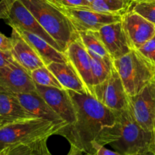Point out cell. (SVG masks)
<instances>
[{"label": "cell", "mask_w": 155, "mask_h": 155, "mask_svg": "<svg viewBox=\"0 0 155 155\" xmlns=\"http://www.w3.org/2000/svg\"><path fill=\"white\" fill-rule=\"evenodd\" d=\"M31 77L34 84L46 87H53L59 89H64L54 74L50 71L47 66L41 67L34 70L31 73Z\"/></svg>", "instance_id": "obj_23"}, {"label": "cell", "mask_w": 155, "mask_h": 155, "mask_svg": "<svg viewBox=\"0 0 155 155\" xmlns=\"http://www.w3.org/2000/svg\"><path fill=\"white\" fill-rule=\"evenodd\" d=\"M129 7V0H94L90 5L94 11L117 15H123Z\"/></svg>", "instance_id": "obj_22"}, {"label": "cell", "mask_w": 155, "mask_h": 155, "mask_svg": "<svg viewBox=\"0 0 155 155\" xmlns=\"http://www.w3.org/2000/svg\"><path fill=\"white\" fill-rule=\"evenodd\" d=\"M67 123H56L40 118L15 122L0 127V153L19 144H31L58 132Z\"/></svg>", "instance_id": "obj_4"}, {"label": "cell", "mask_w": 155, "mask_h": 155, "mask_svg": "<svg viewBox=\"0 0 155 155\" xmlns=\"http://www.w3.org/2000/svg\"><path fill=\"white\" fill-rule=\"evenodd\" d=\"M68 62L79 76L84 84L87 94L93 96V76L91 61L89 53L78 39L70 43L65 51Z\"/></svg>", "instance_id": "obj_14"}, {"label": "cell", "mask_w": 155, "mask_h": 155, "mask_svg": "<svg viewBox=\"0 0 155 155\" xmlns=\"http://www.w3.org/2000/svg\"><path fill=\"white\" fill-rule=\"evenodd\" d=\"M122 23L133 50H138L155 36V25L138 13L128 9Z\"/></svg>", "instance_id": "obj_11"}, {"label": "cell", "mask_w": 155, "mask_h": 155, "mask_svg": "<svg viewBox=\"0 0 155 155\" xmlns=\"http://www.w3.org/2000/svg\"><path fill=\"white\" fill-rule=\"evenodd\" d=\"M15 94L25 110L34 115L36 118L43 119L56 123H65L37 92Z\"/></svg>", "instance_id": "obj_17"}, {"label": "cell", "mask_w": 155, "mask_h": 155, "mask_svg": "<svg viewBox=\"0 0 155 155\" xmlns=\"http://www.w3.org/2000/svg\"><path fill=\"white\" fill-rule=\"evenodd\" d=\"M93 96L114 112L121 111L129 107V96L113 64L111 71L106 80L94 86Z\"/></svg>", "instance_id": "obj_7"}, {"label": "cell", "mask_w": 155, "mask_h": 155, "mask_svg": "<svg viewBox=\"0 0 155 155\" xmlns=\"http://www.w3.org/2000/svg\"><path fill=\"white\" fill-rule=\"evenodd\" d=\"M53 5L68 18L78 33L89 31H98L105 25L120 21L123 17V15L99 12L89 8H68Z\"/></svg>", "instance_id": "obj_8"}, {"label": "cell", "mask_w": 155, "mask_h": 155, "mask_svg": "<svg viewBox=\"0 0 155 155\" xmlns=\"http://www.w3.org/2000/svg\"><path fill=\"white\" fill-rule=\"evenodd\" d=\"M12 48V42L11 37H8L0 32V50L11 51Z\"/></svg>", "instance_id": "obj_29"}, {"label": "cell", "mask_w": 155, "mask_h": 155, "mask_svg": "<svg viewBox=\"0 0 155 155\" xmlns=\"http://www.w3.org/2000/svg\"><path fill=\"white\" fill-rule=\"evenodd\" d=\"M8 150H9V149H6V150H3V151H2V152H1V153H0V155H6L7 152L8 151Z\"/></svg>", "instance_id": "obj_33"}, {"label": "cell", "mask_w": 155, "mask_h": 155, "mask_svg": "<svg viewBox=\"0 0 155 155\" xmlns=\"http://www.w3.org/2000/svg\"><path fill=\"white\" fill-rule=\"evenodd\" d=\"M18 31L23 36L24 38L34 47L35 51L42 59L46 66L50 65L52 62L64 63V62H68L65 53H62V52L55 49L54 47H52L47 41L43 40L40 37L28 32V31Z\"/></svg>", "instance_id": "obj_19"}, {"label": "cell", "mask_w": 155, "mask_h": 155, "mask_svg": "<svg viewBox=\"0 0 155 155\" xmlns=\"http://www.w3.org/2000/svg\"><path fill=\"white\" fill-rule=\"evenodd\" d=\"M135 50H137L145 60L155 67V36Z\"/></svg>", "instance_id": "obj_25"}, {"label": "cell", "mask_w": 155, "mask_h": 155, "mask_svg": "<svg viewBox=\"0 0 155 155\" xmlns=\"http://www.w3.org/2000/svg\"><path fill=\"white\" fill-rule=\"evenodd\" d=\"M7 11L5 20L12 28L28 31L38 36L59 51L62 52L54 39L42 28L31 12L21 2V0H5Z\"/></svg>", "instance_id": "obj_6"}, {"label": "cell", "mask_w": 155, "mask_h": 155, "mask_svg": "<svg viewBox=\"0 0 155 155\" xmlns=\"http://www.w3.org/2000/svg\"><path fill=\"white\" fill-rule=\"evenodd\" d=\"M49 2L53 5H59L68 8H90L91 3L87 0H48Z\"/></svg>", "instance_id": "obj_26"}, {"label": "cell", "mask_w": 155, "mask_h": 155, "mask_svg": "<svg viewBox=\"0 0 155 155\" xmlns=\"http://www.w3.org/2000/svg\"><path fill=\"white\" fill-rule=\"evenodd\" d=\"M7 4L5 0H0V19H5L6 15Z\"/></svg>", "instance_id": "obj_30"}, {"label": "cell", "mask_w": 155, "mask_h": 155, "mask_svg": "<svg viewBox=\"0 0 155 155\" xmlns=\"http://www.w3.org/2000/svg\"><path fill=\"white\" fill-rule=\"evenodd\" d=\"M97 33L113 60L123 57L133 50L123 28L122 20L102 27Z\"/></svg>", "instance_id": "obj_12"}, {"label": "cell", "mask_w": 155, "mask_h": 155, "mask_svg": "<svg viewBox=\"0 0 155 155\" xmlns=\"http://www.w3.org/2000/svg\"><path fill=\"white\" fill-rule=\"evenodd\" d=\"M128 9L134 11L155 25V0H141L129 5Z\"/></svg>", "instance_id": "obj_24"}, {"label": "cell", "mask_w": 155, "mask_h": 155, "mask_svg": "<svg viewBox=\"0 0 155 155\" xmlns=\"http://www.w3.org/2000/svg\"><path fill=\"white\" fill-rule=\"evenodd\" d=\"M12 54L15 60L30 74L34 70L46 66L34 47L24 38L18 31L12 28Z\"/></svg>", "instance_id": "obj_15"}, {"label": "cell", "mask_w": 155, "mask_h": 155, "mask_svg": "<svg viewBox=\"0 0 155 155\" xmlns=\"http://www.w3.org/2000/svg\"><path fill=\"white\" fill-rule=\"evenodd\" d=\"M91 145L94 151L91 155H123L115 150H111L107 148L105 146L101 145L96 141H92Z\"/></svg>", "instance_id": "obj_27"}, {"label": "cell", "mask_w": 155, "mask_h": 155, "mask_svg": "<svg viewBox=\"0 0 155 155\" xmlns=\"http://www.w3.org/2000/svg\"><path fill=\"white\" fill-rule=\"evenodd\" d=\"M15 60L11 51H2L0 50V68L5 66L9 64L14 63Z\"/></svg>", "instance_id": "obj_28"}, {"label": "cell", "mask_w": 155, "mask_h": 155, "mask_svg": "<svg viewBox=\"0 0 155 155\" xmlns=\"http://www.w3.org/2000/svg\"><path fill=\"white\" fill-rule=\"evenodd\" d=\"M91 61V71L94 86L101 84L106 80L113 68V59L109 57H100L89 53Z\"/></svg>", "instance_id": "obj_21"}, {"label": "cell", "mask_w": 155, "mask_h": 155, "mask_svg": "<svg viewBox=\"0 0 155 155\" xmlns=\"http://www.w3.org/2000/svg\"><path fill=\"white\" fill-rule=\"evenodd\" d=\"M0 88L13 94L36 92L31 74L17 62L0 68Z\"/></svg>", "instance_id": "obj_13"}, {"label": "cell", "mask_w": 155, "mask_h": 155, "mask_svg": "<svg viewBox=\"0 0 155 155\" xmlns=\"http://www.w3.org/2000/svg\"><path fill=\"white\" fill-rule=\"evenodd\" d=\"M87 1L89 2V3H91V2H93L94 0H87Z\"/></svg>", "instance_id": "obj_35"}, {"label": "cell", "mask_w": 155, "mask_h": 155, "mask_svg": "<svg viewBox=\"0 0 155 155\" xmlns=\"http://www.w3.org/2000/svg\"><path fill=\"white\" fill-rule=\"evenodd\" d=\"M153 81H155V76H154V80H153Z\"/></svg>", "instance_id": "obj_36"}, {"label": "cell", "mask_w": 155, "mask_h": 155, "mask_svg": "<svg viewBox=\"0 0 155 155\" xmlns=\"http://www.w3.org/2000/svg\"></svg>", "instance_id": "obj_37"}, {"label": "cell", "mask_w": 155, "mask_h": 155, "mask_svg": "<svg viewBox=\"0 0 155 155\" xmlns=\"http://www.w3.org/2000/svg\"><path fill=\"white\" fill-rule=\"evenodd\" d=\"M47 67L54 74L64 89L78 93L87 94L81 78L68 62L64 63L52 62Z\"/></svg>", "instance_id": "obj_18"}, {"label": "cell", "mask_w": 155, "mask_h": 155, "mask_svg": "<svg viewBox=\"0 0 155 155\" xmlns=\"http://www.w3.org/2000/svg\"><path fill=\"white\" fill-rule=\"evenodd\" d=\"M34 118L35 116L21 104L15 94L0 88V127Z\"/></svg>", "instance_id": "obj_16"}, {"label": "cell", "mask_w": 155, "mask_h": 155, "mask_svg": "<svg viewBox=\"0 0 155 155\" xmlns=\"http://www.w3.org/2000/svg\"><path fill=\"white\" fill-rule=\"evenodd\" d=\"M42 28L65 53L68 44L78 39L68 18L48 0H21Z\"/></svg>", "instance_id": "obj_3"}, {"label": "cell", "mask_w": 155, "mask_h": 155, "mask_svg": "<svg viewBox=\"0 0 155 155\" xmlns=\"http://www.w3.org/2000/svg\"><path fill=\"white\" fill-rule=\"evenodd\" d=\"M131 155H155V151H147V152H143V153H135V154H131Z\"/></svg>", "instance_id": "obj_32"}, {"label": "cell", "mask_w": 155, "mask_h": 155, "mask_svg": "<svg viewBox=\"0 0 155 155\" xmlns=\"http://www.w3.org/2000/svg\"><path fill=\"white\" fill-rule=\"evenodd\" d=\"M67 155H89L87 153H84L83 151H81V150H79L77 147H74V146H71V148H70L69 151H68V154Z\"/></svg>", "instance_id": "obj_31"}, {"label": "cell", "mask_w": 155, "mask_h": 155, "mask_svg": "<svg viewBox=\"0 0 155 155\" xmlns=\"http://www.w3.org/2000/svg\"><path fill=\"white\" fill-rule=\"evenodd\" d=\"M129 107L137 123L147 132H155V81L136 95L129 97Z\"/></svg>", "instance_id": "obj_9"}, {"label": "cell", "mask_w": 155, "mask_h": 155, "mask_svg": "<svg viewBox=\"0 0 155 155\" xmlns=\"http://www.w3.org/2000/svg\"><path fill=\"white\" fill-rule=\"evenodd\" d=\"M35 86L36 92L67 123L66 126L74 123L76 119L75 110L67 90L36 84Z\"/></svg>", "instance_id": "obj_10"}, {"label": "cell", "mask_w": 155, "mask_h": 155, "mask_svg": "<svg viewBox=\"0 0 155 155\" xmlns=\"http://www.w3.org/2000/svg\"><path fill=\"white\" fill-rule=\"evenodd\" d=\"M126 94L132 97L154 80L155 67L132 50L123 57L113 60Z\"/></svg>", "instance_id": "obj_5"}, {"label": "cell", "mask_w": 155, "mask_h": 155, "mask_svg": "<svg viewBox=\"0 0 155 155\" xmlns=\"http://www.w3.org/2000/svg\"><path fill=\"white\" fill-rule=\"evenodd\" d=\"M116 123L104 128L95 141L110 145L123 155L155 151V132L144 130L136 122L130 107L116 112Z\"/></svg>", "instance_id": "obj_2"}, {"label": "cell", "mask_w": 155, "mask_h": 155, "mask_svg": "<svg viewBox=\"0 0 155 155\" xmlns=\"http://www.w3.org/2000/svg\"><path fill=\"white\" fill-rule=\"evenodd\" d=\"M78 39L88 53H92L100 57L110 56L98 35L97 31L78 32Z\"/></svg>", "instance_id": "obj_20"}, {"label": "cell", "mask_w": 155, "mask_h": 155, "mask_svg": "<svg viewBox=\"0 0 155 155\" xmlns=\"http://www.w3.org/2000/svg\"><path fill=\"white\" fill-rule=\"evenodd\" d=\"M129 5H130L131 3H133V2H138V1H141V0H129Z\"/></svg>", "instance_id": "obj_34"}, {"label": "cell", "mask_w": 155, "mask_h": 155, "mask_svg": "<svg viewBox=\"0 0 155 155\" xmlns=\"http://www.w3.org/2000/svg\"><path fill=\"white\" fill-rule=\"evenodd\" d=\"M75 110L73 124L64 126L57 135L67 139L71 146L84 153H93L92 141H95L104 128L116 123V112L101 104L94 96L67 90Z\"/></svg>", "instance_id": "obj_1"}]
</instances>
